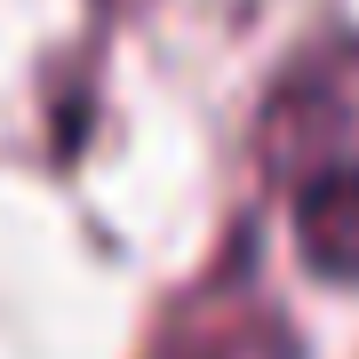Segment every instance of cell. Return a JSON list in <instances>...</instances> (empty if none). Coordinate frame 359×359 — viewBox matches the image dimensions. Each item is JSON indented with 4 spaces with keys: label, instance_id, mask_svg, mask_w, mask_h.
Listing matches in <instances>:
<instances>
[{
    "label": "cell",
    "instance_id": "6da1fadb",
    "mask_svg": "<svg viewBox=\"0 0 359 359\" xmlns=\"http://www.w3.org/2000/svg\"><path fill=\"white\" fill-rule=\"evenodd\" d=\"M136 359H304L287 304L256 271V231H231L224 256L168 295Z\"/></svg>",
    "mask_w": 359,
    "mask_h": 359
},
{
    "label": "cell",
    "instance_id": "277c9868",
    "mask_svg": "<svg viewBox=\"0 0 359 359\" xmlns=\"http://www.w3.org/2000/svg\"><path fill=\"white\" fill-rule=\"evenodd\" d=\"M96 8H104V16H120V8H136V0H96Z\"/></svg>",
    "mask_w": 359,
    "mask_h": 359
},
{
    "label": "cell",
    "instance_id": "3957f363",
    "mask_svg": "<svg viewBox=\"0 0 359 359\" xmlns=\"http://www.w3.org/2000/svg\"><path fill=\"white\" fill-rule=\"evenodd\" d=\"M295 256L311 280L359 287V160H335L295 184Z\"/></svg>",
    "mask_w": 359,
    "mask_h": 359
},
{
    "label": "cell",
    "instance_id": "7a4b0ae2",
    "mask_svg": "<svg viewBox=\"0 0 359 359\" xmlns=\"http://www.w3.org/2000/svg\"><path fill=\"white\" fill-rule=\"evenodd\" d=\"M264 168L287 184L359 160V32H320L264 96Z\"/></svg>",
    "mask_w": 359,
    "mask_h": 359
}]
</instances>
